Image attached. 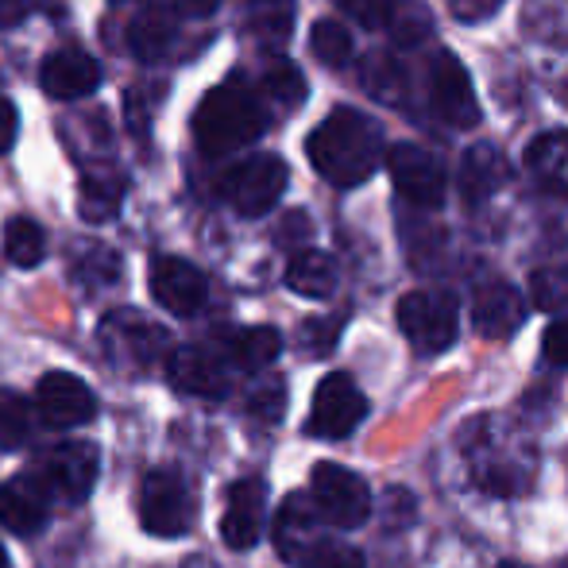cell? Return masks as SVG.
Segmentation results:
<instances>
[{"label": "cell", "instance_id": "6da1fadb", "mask_svg": "<svg viewBox=\"0 0 568 568\" xmlns=\"http://www.w3.org/2000/svg\"><path fill=\"white\" fill-rule=\"evenodd\" d=\"M306 155L325 182L348 190L372 179L387 151H383V132L372 116L356 113V109H333L310 132Z\"/></svg>", "mask_w": 568, "mask_h": 568}, {"label": "cell", "instance_id": "7a4b0ae2", "mask_svg": "<svg viewBox=\"0 0 568 568\" xmlns=\"http://www.w3.org/2000/svg\"><path fill=\"white\" fill-rule=\"evenodd\" d=\"M267 132L263 98L240 78L210 90L194 113V143L202 155H232Z\"/></svg>", "mask_w": 568, "mask_h": 568}, {"label": "cell", "instance_id": "3957f363", "mask_svg": "<svg viewBox=\"0 0 568 568\" xmlns=\"http://www.w3.org/2000/svg\"><path fill=\"white\" fill-rule=\"evenodd\" d=\"M398 329L418 352L434 356V352L453 348L456 333H460V302L449 291H410L398 298Z\"/></svg>", "mask_w": 568, "mask_h": 568}, {"label": "cell", "instance_id": "277c9868", "mask_svg": "<svg viewBox=\"0 0 568 568\" xmlns=\"http://www.w3.org/2000/svg\"><path fill=\"white\" fill-rule=\"evenodd\" d=\"M291 171L278 155H252L232 163L221 174V197L240 213V217H263L278 205Z\"/></svg>", "mask_w": 568, "mask_h": 568}, {"label": "cell", "instance_id": "5b68a950", "mask_svg": "<svg viewBox=\"0 0 568 568\" xmlns=\"http://www.w3.org/2000/svg\"><path fill=\"white\" fill-rule=\"evenodd\" d=\"M197 499L179 471H151L140 484V526L155 538H182L194 530Z\"/></svg>", "mask_w": 568, "mask_h": 568}, {"label": "cell", "instance_id": "8992f818", "mask_svg": "<svg viewBox=\"0 0 568 568\" xmlns=\"http://www.w3.org/2000/svg\"><path fill=\"white\" fill-rule=\"evenodd\" d=\"M310 495H314L325 523L341 526V530L364 526L367 515H372V491H367L364 479L344 468V464H333V460L317 464L314 476H310Z\"/></svg>", "mask_w": 568, "mask_h": 568}, {"label": "cell", "instance_id": "52a82bcc", "mask_svg": "<svg viewBox=\"0 0 568 568\" xmlns=\"http://www.w3.org/2000/svg\"><path fill=\"white\" fill-rule=\"evenodd\" d=\"M367 414V398L356 387V379L344 372H333L317 383L314 406H310V434L322 442H341V437L356 434V426Z\"/></svg>", "mask_w": 568, "mask_h": 568}, {"label": "cell", "instance_id": "ba28073f", "mask_svg": "<svg viewBox=\"0 0 568 568\" xmlns=\"http://www.w3.org/2000/svg\"><path fill=\"white\" fill-rule=\"evenodd\" d=\"M36 471H39V479L54 491V499L82 503V499H90L93 484H98V471H101L98 445L62 442L39 456Z\"/></svg>", "mask_w": 568, "mask_h": 568}, {"label": "cell", "instance_id": "9c48e42d", "mask_svg": "<svg viewBox=\"0 0 568 568\" xmlns=\"http://www.w3.org/2000/svg\"><path fill=\"white\" fill-rule=\"evenodd\" d=\"M426 93H429V109L445 120L449 128H476L479 124V101L471 90L468 70L460 67L453 51L434 54L426 70Z\"/></svg>", "mask_w": 568, "mask_h": 568}, {"label": "cell", "instance_id": "30bf717a", "mask_svg": "<svg viewBox=\"0 0 568 568\" xmlns=\"http://www.w3.org/2000/svg\"><path fill=\"white\" fill-rule=\"evenodd\" d=\"M387 171L398 194L418 210H437L445 202V166L434 151L418 143H395L387 151Z\"/></svg>", "mask_w": 568, "mask_h": 568}, {"label": "cell", "instance_id": "8fae6325", "mask_svg": "<svg viewBox=\"0 0 568 568\" xmlns=\"http://www.w3.org/2000/svg\"><path fill=\"white\" fill-rule=\"evenodd\" d=\"M36 410L39 422L51 429H74L93 422L98 414V395L85 379L70 372H47L36 387Z\"/></svg>", "mask_w": 568, "mask_h": 568}, {"label": "cell", "instance_id": "7c38bea8", "mask_svg": "<svg viewBox=\"0 0 568 568\" xmlns=\"http://www.w3.org/2000/svg\"><path fill=\"white\" fill-rule=\"evenodd\" d=\"M166 379L179 387L182 395L197 398H225L229 395V359L225 352L202 348V344H186L166 356Z\"/></svg>", "mask_w": 568, "mask_h": 568}, {"label": "cell", "instance_id": "4fadbf2b", "mask_svg": "<svg viewBox=\"0 0 568 568\" xmlns=\"http://www.w3.org/2000/svg\"><path fill=\"white\" fill-rule=\"evenodd\" d=\"M54 491L39 479V471L28 476H12L0 484V526L16 538H36L51 518Z\"/></svg>", "mask_w": 568, "mask_h": 568}, {"label": "cell", "instance_id": "5bb4252c", "mask_svg": "<svg viewBox=\"0 0 568 568\" xmlns=\"http://www.w3.org/2000/svg\"><path fill=\"white\" fill-rule=\"evenodd\" d=\"M151 294H155L159 306L171 310V314L194 317L197 310L205 306V298H210V278H205L194 263L163 255V260H155V267H151Z\"/></svg>", "mask_w": 568, "mask_h": 568}, {"label": "cell", "instance_id": "9a60e30c", "mask_svg": "<svg viewBox=\"0 0 568 568\" xmlns=\"http://www.w3.org/2000/svg\"><path fill=\"white\" fill-rule=\"evenodd\" d=\"M39 85H43L47 98L54 101H82L93 98L101 85V67L93 62V54L67 47V51H54L39 67Z\"/></svg>", "mask_w": 568, "mask_h": 568}, {"label": "cell", "instance_id": "2e32d148", "mask_svg": "<svg viewBox=\"0 0 568 568\" xmlns=\"http://www.w3.org/2000/svg\"><path fill=\"white\" fill-rule=\"evenodd\" d=\"M263 510H267V491H263L260 479H236L229 487L225 518H221V538H225L229 549L244 554L260 541Z\"/></svg>", "mask_w": 568, "mask_h": 568}, {"label": "cell", "instance_id": "e0dca14e", "mask_svg": "<svg viewBox=\"0 0 568 568\" xmlns=\"http://www.w3.org/2000/svg\"><path fill=\"white\" fill-rule=\"evenodd\" d=\"M526 322V302L510 283H484L471 298V325L479 337L503 341Z\"/></svg>", "mask_w": 568, "mask_h": 568}, {"label": "cell", "instance_id": "ac0fdd59", "mask_svg": "<svg viewBox=\"0 0 568 568\" xmlns=\"http://www.w3.org/2000/svg\"><path fill=\"white\" fill-rule=\"evenodd\" d=\"M317 523H325L314 495H291L275 515V546L286 561L298 565L306 549L317 541Z\"/></svg>", "mask_w": 568, "mask_h": 568}, {"label": "cell", "instance_id": "d6986e66", "mask_svg": "<svg viewBox=\"0 0 568 568\" xmlns=\"http://www.w3.org/2000/svg\"><path fill=\"white\" fill-rule=\"evenodd\" d=\"M101 337L105 344L113 348V359H135V364H151V359L163 352L166 344V333L159 329V325L143 322L140 314H132V310H124V314L109 317L105 325H101Z\"/></svg>", "mask_w": 568, "mask_h": 568}, {"label": "cell", "instance_id": "ffe728a7", "mask_svg": "<svg viewBox=\"0 0 568 568\" xmlns=\"http://www.w3.org/2000/svg\"><path fill=\"white\" fill-rule=\"evenodd\" d=\"M510 179V166L503 159V151L495 143H476L464 151L460 159V194L468 205H479L487 197H495Z\"/></svg>", "mask_w": 568, "mask_h": 568}, {"label": "cell", "instance_id": "44dd1931", "mask_svg": "<svg viewBox=\"0 0 568 568\" xmlns=\"http://www.w3.org/2000/svg\"><path fill=\"white\" fill-rule=\"evenodd\" d=\"M174 36H179V8H148L128 28V47L135 59L155 62L171 51Z\"/></svg>", "mask_w": 568, "mask_h": 568}, {"label": "cell", "instance_id": "7402d4cb", "mask_svg": "<svg viewBox=\"0 0 568 568\" xmlns=\"http://www.w3.org/2000/svg\"><path fill=\"white\" fill-rule=\"evenodd\" d=\"M526 171L546 190L568 197V132H546L526 148Z\"/></svg>", "mask_w": 568, "mask_h": 568}, {"label": "cell", "instance_id": "603a6c76", "mask_svg": "<svg viewBox=\"0 0 568 568\" xmlns=\"http://www.w3.org/2000/svg\"><path fill=\"white\" fill-rule=\"evenodd\" d=\"M225 359L240 372H263L271 359L283 352V337L271 325H252V329H236L225 337Z\"/></svg>", "mask_w": 568, "mask_h": 568}, {"label": "cell", "instance_id": "cb8c5ba5", "mask_svg": "<svg viewBox=\"0 0 568 568\" xmlns=\"http://www.w3.org/2000/svg\"><path fill=\"white\" fill-rule=\"evenodd\" d=\"M286 286L302 298H329L337 291V263L325 252H294V260L286 263Z\"/></svg>", "mask_w": 568, "mask_h": 568}, {"label": "cell", "instance_id": "d4e9b609", "mask_svg": "<svg viewBox=\"0 0 568 568\" xmlns=\"http://www.w3.org/2000/svg\"><path fill=\"white\" fill-rule=\"evenodd\" d=\"M124 174L116 171H93L82 179V197H78V213H82L90 225H105L120 213L124 205Z\"/></svg>", "mask_w": 568, "mask_h": 568}, {"label": "cell", "instance_id": "484cf974", "mask_svg": "<svg viewBox=\"0 0 568 568\" xmlns=\"http://www.w3.org/2000/svg\"><path fill=\"white\" fill-rule=\"evenodd\" d=\"M39 410L16 390H0V449H20L36 437Z\"/></svg>", "mask_w": 568, "mask_h": 568}, {"label": "cell", "instance_id": "4316f807", "mask_svg": "<svg viewBox=\"0 0 568 568\" xmlns=\"http://www.w3.org/2000/svg\"><path fill=\"white\" fill-rule=\"evenodd\" d=\"M294 23V4L291 0H247V28L255 31V39L267 47L286 43Z\"/></svg>", "mask_w": 568, "mask_h": 568}, {"label": "cell", "instance_id": "83f0119b", "mask_svg": "<svg viewBox=\"0 0 568 568\" xmlns=\"http://www.w3.org/2000/svg\"><path fill=\"white\" fill-rule=\"evenodd\" d=\"M4 255L16 267H39L47 255V236L31 217H12L4 225Z\"/></svg>", "mask_w": 568, "mask_h": 568}, {"label": "cell", "instance_id": "f1b7e54d", "mask_svg": "<svg viewBox=\"0 0 568 568\" xmlns=\"http://www.w3.org/2000/svg\"><path fill=\"white\" fill-rule=\"evenodd\" d=\"M263 98L275 101L286 113L298 109L302 101H306V78H302V70L286 59L267 62V70H263Z\"/></svg>", "mask_w": 568, "mask_h": 568}, {"label": "cell", "instance_id": "f546056e", "mask_svg": "<svg viewBox=\"0 0 568 568\" xmlns=\"http://www.w3.org/2000/svg\"><path fill=\"white\" fill-rule=\"evenodd\" d=\"M387 31L395 36L398 47H418L422 39H429L434 20H429V8L422 0H395L387 16Z\"/></svg>", "mask_w": 568, "mask_h": 568}, {"label": "cell", "instance_id": "4dcf8cb0", "mask_svg": "<svg viewBox=\"0 0 568 568\" xmlns=\"http://www.w3.org/2000/svg\"><path fill=\"white\" fill-rule=\"evenodd\" d=\"M530 298L546 314H561L568 310V263H549V267L530 275Z\"/></svg>", "mask_w": 568, "mask_h": 568}, {"label": "cell", "instance_id": "1f68e13d", "mask_svg": "<svg viewBox=\"0 0 568 568\" xmlns=\"http://www.w3.org/2000/svg\"><path fill=\"white\" fill-rule=\"evenodd\" d=\"M310 51L317 54V62L325 67H344L352 59V36L348 28L337 20H317L310 31Z\"/></svg>", "mask_w": 568, "mask_h": 568}, {"label": "cell", "instance_id": "d6a6232c", "mask_svg": "<svg viewBox=\"0 0 568 568\" xmlns=\"http://www.w3.org/2000/svg\"><path fill=\"white\" fill-rule=\"evenodd\" d=\"M298 568H367L364 565V554L344 541H333V538H317L314 546L306 549V557L298 561Z\"/></svg>", "mask_w": 568, "mask_h": 568}, {"label": "cell", "instance_id": "836d02e7", "mask_svg": "<svg viewBox=\"0 0 568 568\" xmlns=\"http://www.w3.org/2000/svg\"><path fill=\"white\" fill-rule=\"evenodd\" d=\"M364 85L375 93L379 101H398V85H403V70L395 67V59H387V54H375V59H367L364 67Z\"/></svg>", "mask_w": 568, "mask_h": 568}, {"label": "cell", "instance_id": "e575fe53", "mask_svg": "<svg viewBox=\"0 0 568 568\" xmlns=\"http://www.w3.org/2000/svg\"><path fill=\"white\" fill-rule=\"evenodd\" d=\"M247 410H252L260 422H271V426H275V422L283 418V410H286V383L283 379H267L263 387H255L252 398H247Z\"/></svg>", "mask_w": 568, "mask_h": 568}, {"label": "cell", "instance_id": "d590c367", "mask_svg": "<svg viewBox=\"0 0 568 568\" xmlns=\"http://www.w3.org/2000/svg\"><path fill=\"white\" fill-rule=\"evenodd\" d=\"M348 20H356L359 28L367 31H379L387 28V16H390V0H333Z\"/></svg>", "mask_w": 568, "mask_h": 568}, {"label": "cell", "instance_id": "8d00e7d4", "mask_svg": "<svg viewBox=\"0 0 568 568\" xmlns=\"http://www.w3.org/2000/svg\"><path fill=\"white\" fill-rule=\"evenodd\" d=\"M341 337V322L337 317H317V322H306L302 325V348L306 352H317V356H325V352L337 344Z\"/></svg>", "mask_w": 568, "mask_h": 568}, {"label": "cell", "instance_id": "74e56055", "mask_svg": "<svg viewBox=\"0 0 568 568\" xmlns=\"http://www.w3.org/2000/svg\"><path fill=\"white\" fill-rule=\"evenodd\" d=\"M503 0H449V12L460 23H479V20H491L499 12Z\"/></svg>", "mask_w": 568, "mask_h": 568}, {"label": "cell", "instance_id": "f35d334b", "mask_svg": "<svg viewBox=\"0 0 568 568\" xmlns=\"http://www.w3.org/2000/svg\"><path fill=\"white\" fill-rule=\"evenodd\" d=\"M541 352H546V359H554V364L568 367V317H561V322L549 325L546 341H541Z\"/></svg>", "mask_w": 568, "mask_h": 568}, {"label": "cell", "instance_id": "ab89813d", "mask_svg": "<svg viewBox=\"0 0 568 568\" xmlns=\"http://www.w3.org/2000/svg\"><path fill=\"white\" fill-rule=\"evenodd\" d=\"M16 135H20V113H16L12 101L0 98V155H4V151H12Z\"/></svg>", "mask_w": 568, "mask_h": 568}, {"label": "cell", "instance_id": "60d3db41", "mask_svg": "<svg viewBox=\"0 0 568 568\" xmlns=\"http://www.w3.org/2000/svg\"><path fill=\"white\" fill-rule=\"evenodd\" d=\"M31 12V0H0V28H16Z\"/></svg>", "mask_w": 568, "mask_h": 568}, {"label": "cell", "instance_id": "b9f144b4", "mask_svg": "<svg viewBox=\"0 0 568 568\" xmlns=\"http://www.w3.org/2000/svg\"><path fill=\"white\" fill-rule=\"evenodd\" d=\"M174 8L186 16H213L221 8V0H174Z\"/></svg>", "mask_w": 568, "mask_h": 568}, {"label": "cell", "instance_id": "7bdbcfd3", "mask_svg": "<svg viewBox=\"0 0 568 568\" xmlns=\"http://www.w3.org/2000/svg\"><path fill=\"white\" fill-rule=\"evenodd\" d=\"M0 568H12V561H8V554H4V546H0Z\"/></svg>", "mask_w": 568, "mask_h": 568}, {"label": "cell", "instance_id": "ee69618b", "mask_svg": "<svg viewBox=\"0 0 568 568\" xmlns=\"http://www.w3.org/2000/svg\"><path fill=\"white\" fill-rule=\"evenodd\" d=\"M499 568H526V565H518V561H507V565H499Z\"/></svg>", "mask_w": 568, "mask_h": 568}, {"label": "cell", "instance_id": "f6af8a7d", "mask_svg": "<svg viewBox=\"0 0 568 568\" xmlns=\"http://www.w3.org/2000/svg\"><path fill=\"white\" fill-rule=\"evenodd\" d=\"M561 568H568V561H565V565H561Z\"/></svg>", "mask_w": 568, "mask_h": 568}]
</instances>
